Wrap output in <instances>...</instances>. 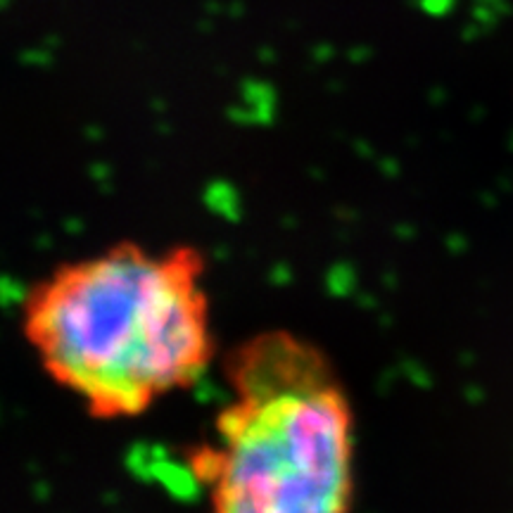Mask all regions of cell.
<instances>
[{
	"mask_svg": "<svg viewBox=\"0 0 513 513\" xmlns=\"http://www.w3.org/2000/svg\"><path fill=\"white\" fill-rule=\"evenodd\" d=\"M20 321L43 374L97 420L143 416L217 354L207 259L193 245L131 240L64 261L27 292Z\"/></svg>",
	"mask_w": 513,
	"mask_h": 513,
	"instance_id": "cell-1",
	"label": "cell"
},
{
	"mask_svg": "<svg viewBox=\"0 0 513 513\" xmlns=\"http://www.w3.org/2000/svg\"><path fill=\"white\" fill-rule=\"evenodd\" d=\"M228 402L191 456L224 513H338L354 492V420L323 354L285 331L226 359Z\"/></svg>",
	"mask_w": 513,
	"mask_h": 513,
	"instance_id": "cell-2",
	"label": "cell"
}]
</instances>
